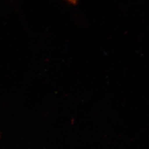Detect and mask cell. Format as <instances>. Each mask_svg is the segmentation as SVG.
Returning <instances> with one entry per match:
<instances>
[{"label": "cell", "mask_w": 149, "mask_h": 149, "mask_svg": "<svg viewBox=\"0 0 149 149\" xmlns=\"http://www.w3.org/2000/svg\"><path fill=\"white\" fill-rule=\"evenodd\" d=\"M68 2H69L70 3H72V4H75L76 3L77 0H66Z\"/></svg>", "instance_id": "obj_1"}]
</instances>
